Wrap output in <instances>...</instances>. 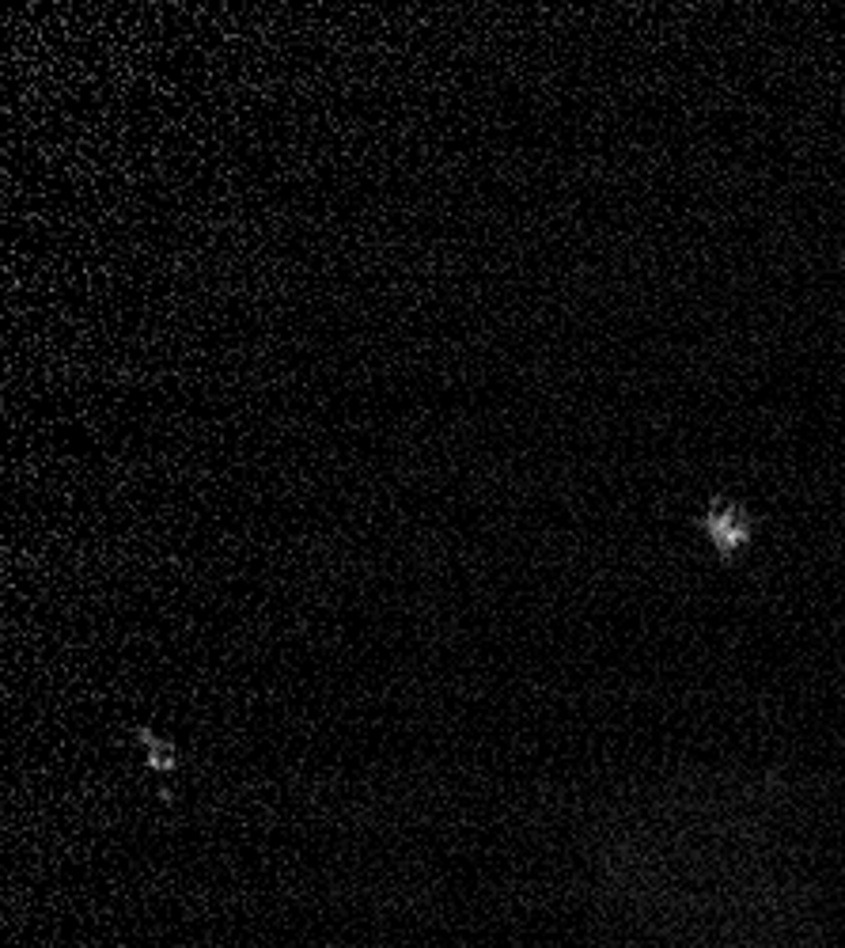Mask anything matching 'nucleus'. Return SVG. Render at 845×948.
<instances>
[{
  "instance_id": "1",
  "label": "nucleus",
  "mask_w": 845,
  "mask_h": 948,
  "mask_svg": "<svg viewBox=\"0 0 845 948\" xmlns=\"http://www.w3.org/2000/svg\"><path fill=\"white\" fill-rule=\"evenodd\" d=\"M137 740H140V751H145V759H148V767H153V770H171L175 763H179V751H175L171 743L159 740L156 732L140 729Z\"/></svg>"
},
{
  "instance_id": "2",
  "label": "nucleus",
  "mask_w": 845,
  "mask_h": 948,
  "mask_svg": "<svg viewBox=\"0 0 845 948\" xmlns=\"http://www.w3.org/2000/svg\"><path fill=\"white\" fill-rule=\"evenodd\" d=\"M709 531H713V539L724 546V551H732V546L747 535V528H740L732 520V509H728V504H717L713 509V517H709Z\"/></svg>"
}]
</instances>
